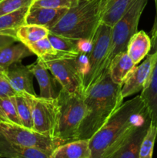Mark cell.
<instances>
[{"label":"cell","instance_id":"obj_8","mask_svg":"<svg viewBox=\"0 0 157 158\" xmlns=\"http://www.w3.org/2000/svg\"><path fill=\"white\" fill-rule=\"evenodd\" d=\"M0 139L15 144L36 148L50 154L61 143L26 127L0 123Z\"/></svg>","mask_w":157,"mask_h":158},{"label":"cell","instance_id":"obj_24","mask_svg":"<svg viewBox=\"0 0 157 158\" xmlns=\"http://www.w3.org/2000/svg\"><path fill=\"white\" fill-rule=\"evenodd\" d=\"M27 46L33 52L34 55H36L38 58L41 59L43 62L51 61V60H58V59L75 57L74 56L57 51L51 44L48 37L38 40Z\"/></svg>","mask_w":157,"mask_h":158},{"label":"cell","instance_id":"obj_20","mask_svg":"<svg viewBox=\"0 0 157 158\" xmlns=\"http://www.w3.org/2000/svg\"><path fill=\"white\" fill-rule=\"evenodd\" d=\"M140 97L149 113L151 122L157 128V62L149 82L141 91Z\"/></svg>","mask_w":157,"mask_h":158},{"label":"cell","instance_id":"obj_6","mask_svg":"<svg viewBox=\"0 0 157 158\" xmlns=\"http://www.w3.org/2000/svg\"><path fill=\"white\" fill-rule=\"evenodd\" d=\"M112 37V27L101 23L95 34L92 48L88 55L84 75V94L103 77L107 69Z\"/></svg>","mask_w":157,"mask_h":158},{"label":"cell","instance_id":"obj_1","mask_svg":"<svg viewBox=\"0 0 157 158\" xmlns=\"http://www.w3.org/2000/svg\"><path fill=\"white\" fill-rule=\"evenodd\" d=\"M148 118L150 117L140 95L125 102L107 123L89 139L91 157H109L137 125Z\"/></svg>","mask_w":157,"mask_h":158},{"label":"cell","instance_id":"obj_19","mask_svg":"<svg viewBox=\"0 0 157 158\" xmlns=\"http://www.w3.org/2000/svg\"><path fill=\"white\" fill-rule=\"evenodd\" d=\"M49 155L36 148L23 147L0 139V158H49Z\"/></svg>","mask_w":157,"mask_h":158},{"label":"cell","instance_id":"obj_2","mask_svg":"<svg viewBox=\"0 0 157 158\" xmlns=\"http://www.w3.org/2000/svg\"><path fill=\"white\" fill-rule=\"evenodd\" d=\"M122 86L111 80L109 69L84 94L86 116L79 129L78 140H89L123 104Z\"/></svg>","mask_w":157,"mask_h":158},{"label":"cell","instance_id":"obj_7","mask_svg":"<svg viewBox=\"0 0 157 158\" xmlns=\"http://www.w3.org/2000/svg\"><path fill=\"white\" fill-rule=\"evenodd\" d=\"M148 0H135L129 10L112 27V37L109 54L107 60V69L112 59L120 52L126 51L131 37L137 32L142 13Z\"/></svg>","mask_w":157,"mask_h":158},{"label":"cell","instance_id":"obj_32","mask_svg":"<svg viewBox=\"0 0 157 158\" xmlns=\"http://www.w3.org/2000/svg\"><path fill=\"white\" fill-rule=\"evenodd\" d=\"M15 32L16 30L0 31V49L18 42L15 38Z\"/></svg>","mask_w":157,"mask_h":158},{"label":"cell","instance_id":"obj_29","mask_svg":"<svg viewBox=\"0 0 157 158\" xmlns=\"http://www.w3.org/2000/svg\"><path fill=\"white\" fill-rule=\"evenodd\" d=\"M34 0H0V15L30 7Z\"/></svg>","mask_w":157,"mask_h":158},{"label":"cell","instance_id":"obj_17","mask_svg":"<svg viewBox=\"0 0 157 158\" xmlns=\"http://www.w3.org/2000/svg\"><path fill=\"white\" fill-rule=\"evenodd\" d=\"M152 49L151 38L141 30L135 32L129 40L126 52L135 65L139 64L147 56Z\"/></svg>","mask_w":157,"mask_h":158},{"label":"cell","instance_id":"obj_15","mask_svg":"<svg viewBox=\"0 0 157 158\" xmlns=\"http://www.w3.org/2000/svg\"><path fill=\"white\" fill-rule=\"evenodd\" d=\"M49 158H92L89 140H77L57 147Z\"/></svg>","mask_w":157,"mask_h":158},{"label":"cell","instance_id":"obj_25","mask_svg":"<svg viewBox=\"0 0 157 158\" xmlns=\"http://www.w3.org/2000/svg\"><path fill=\"white\" fill-rule=\"evenodd\" d=\"M51 44L58 52L77 56L80 53L79 40H73L64 35L53 33L49 31L48 35Z\"/></svg>","mask_w":157,"mask_h":158},{"label":"cell","instance_id":"obj_34","mask_svg":"<svg viewBox=\"0 0 157 158\" xmlns=\"http://www.w3.org/2000/svg\"><path fill=\"white\" fill-rule=\"evenodd\" d=\"M155 8H157V0H155Z\"/></svg>","mask_w":157,"mask_h":158},{"label":"cell","instance_id":"obj_10","mask_svg":"<svg viewBox=\"0 0 157 158\" xmlns=\"http://www.w3.org/2000/svg\"><path fill=\"white\" fill-rule=\"evenodd\" d=\"M156 62L157 50L148 54L144 61L132 69L122 86L123 99L143 90L150 79Z\"/></svg>","mask_w":157,"mask_h":158},{"label":"cell","instance_id":"obj_30","mask_svg":"<svg viewBox=\"0 0 157 158\" xmlns=\"http://www.w3.org/2000/svg\"><path fill=\"white\" fill-rule=\"evenodd\" d=\"M78 0H34L31 6L52 8V9H70L76 6Z\"/></svg>","mask_w":157,"mask_h":158},{"label":"cell","instance_id":"obj_33","mask_svg":"<svg viewBox=\"0 0 157 158\" xmlns=\"http://www.w3.org/2000/svg\"><path fill=\"white\" fill-rule=\"evenodd\" d=\"M155 17L154 21L153 26L151 31V41H152V49L150 53L155 52L157 50V8H155Z\"/></svg>","mask_w":157,"mask_h":158},{"label":"cell","instance_id":"obj_16","mask_svg":"<svg viewBox=\"0 0 157 158\" xmlns=\"http://www.w3.org/2000/svg\"><path fill=\"white\" fill-rule=\"evenodd\" d=\"M29 69L37 80L39 86V97L46 99H55L58 93L55 92L52 84V80L49 69L41 59H37L36 62L29 65Z\"/></svg>","mask_w":157,"mask_h":158},{"label":"cell","instance_id":"obj_14","mask_svg":"<svg viewBox=\"0 0 157 158\" xmlns=\"http://www.w3.org/2000/svg\"><path fill=\"white\" fill-rule=\"evenodd\" d=\"M135 66L136 65L126 51L119 52L109 63V72L111 80L115 84L123 86L125 80Z\"/></svg>","mask_w":157,"mask_h":158},{"label":"cell","instance_id":"obj_31","mask_svg":"<svg viewBox=\"0 0 157 158\" xmlns=\"http://www.w3.org/2000/svg\"><path fill=\"white\" fill-rule=\"evenodd\" d=\"M15 94L16 93L12 89L8 80L6 69L0 66V98L14 97Z\"/></svg>","mask_w":157,"mask_h":158},{"label":"cell","instance_id":"obj_23","mask_svg":"<svg viewBox=\"0 0 157 158\" xmlns=\"http://www.w3.org/2000/svg\"><path fill=\"white\" fill-rule=\"evenodd\" d=\"M27 93H18L13 97L17 113L23 127L33 130L32 123V97Z\"/></svg>","mask_w":157,"mask_h":158},{"label":"cell","instance_id":"obj_27","mask_svg":"<svg viewBox=\"0 0 157 158\" xmlns=\"http://www.w3.org/2000/svg\"><path fill=\"white\" fill-rule=\"evenodd\" d=\"M0 123L22 126L17 113L13 97L0 98Z\"/></svg>","mask_w":157,"mask_h":158},{"label":"cell","instance_id":"obj_28","mask_svg":"<svg viewBox=\"0 0 157 158\" xmlns=\"http://www.w3.org/2000/svg\"><path fill=\"white\" fill-rule=\"evenodd\" d=\"M157 138V128L151 122L150 126L141 143L139 158H152L154 145Z\"/></svg>","mask_w":157,"mask_h":158},{"label":"cell","instance_id":"obj_3","mask_svg":"<svg viewBox=\"0 0 157 158\" xmlns=\"http://www.w3.org/2000/svg\"><path fill=\"white\" fill-rule=\"evenodd\" d=\"M104 1L78 0L49 31L73 40L92 42L101 24Z\"/></svg>","mask_w":157,"mask_h":158},{"label":"cell","instance_id":"obj_26","mask_svg":"<svg viewBox=\"0 0 157 158\" xmlns=\"http://www.w3.org/2000/svg\"><path fill=\"white\" fill-rule=\"evenodd\" d=\"M30 7L20 9L15 12L0 15V31L16 30L26 24V18Z\"/></svg>","mask_w":157,"mask_h":158},{"label":"cell","instance_id":"obj_12","mask_svg":"<svg viewBox=\"0 0 157 158\" xmlns=\"http://www.w3.org/2000/svg\"><path fill=\"white\" fill-rule=\"evenodd\" d=\"M6 73L11 86L16 94L27 93L37 96L32 83L34 75L29 66H25L22 62H18L6 68Z\"/></svg>","mask_w":157,"mask_h":158},{"label":"cell","instance_id":"obj_13","mask_svg":"<svg viewBox=\"0 0 157 158\" xmlns=\"http://www.w3.org/2000/svg\"><path fill=\"white\" fill-rule=\"evenodd\" d=\"M69 9L30 6L26 18V24H35L50 29L55 26Z\"/></svg>","mask_w":157,"mask_h":158},{"label":"cell","instance_id":"obj_21","mask_svg":"<svg viewBox=\"0 0 157 158\" xmlns=\"http://www.w3.org/2000/svg\"><path fill=\"white\" fill-rule=\"evenodd\" d=\"M34 55L26 45L18 42L17 44H12L0 49V66L6 68L15 63L22 62L26 57Z\"/></svg>","mask_w":157,"mask_h":158},{"label":"cell","instance_id":"obj_35","mask_svg":"<svg viewBox=\"0 0 157 158\" xmlns=\"http://www.w3.org/2000/svg\"><path fill=\"white\" fill-rule=\"evenodd\" d=\"M10 158H14V157H10Z\"/></svg>","mask_w":157,"mask_h":158},{"label":"cell","instance_id":"obj_18","mask_svg":"<svg viewBox=\"0 0 157 158\" xmlns=\"http://www.w3.org/2000/svg\"><path fill=\"white\" fill-rule=\"evenodd\" d=\"M135 0H105L101 23L112 26L129 10Z\"/></svg>","mask_w":157,"mask_h":158},{"label":"cell","instance_id":"obj_22","mask_svg":"<svg viewBox=\"0 0 157 158\" xmlns=\"http://www.w3.org/2000/svg\"><path fill=\"white\" fill-rule=\"evenodd\" d=\"M49 29L47 27L35 24H24L16 29L15 38L17 41L29 46L35 42L48 37Z\"/></svg>","mask_w":157,"mask_h":158},{"label":"cell","instance_id":"obj_4","mask_svg":"<svg viewBox=\"0 0 157 158\" xmlns=\"http://www.w3.org/2000/svg\"><path fill=\"white\" fill-rule=\"evenodd\" d=\"M57 100V119L54 138L61 144L78 140L79 129L87 113L84 94L60 89Z\"/></svg>","mask_w":157,"mask_h":158},{"label":"cell","instance_id":"obj_11","mask_svg":"<svg viewBox=\"0 0 157 158\" xmlns=\"http://www.w3.org/2000/svg\"><path fill=\"white\" fill-rule=\"evenodd\" d=\"M150 123L151 119L148 118L137 125L126 140L106 158H139L141 143Z\"/></svg>","mask_w":157,"mask_h":158},{"label":"cell","instance_id":"obj_9","mask_svg":"<svg viewBox=\"0 0 157 158\" xmlns=\"http://www.w3.org/2000/svg\"><path fill=\"white\" fill-rule=\"evenodd\" d=\"M33 130L39 134L54 138L57 119V100L39 96L32 97ZM55 139V138H54Z\"/></svg>","mask_w":157,"mask_h":158},{"label":"cell","instance_id":"obj_5","mask_svg":"<svg viewBox=\"0 0 157 158\" xmlns=\"http://www.w3.org/2000/svg\"><path fill=\"white\" fill-rule=\"evenodd\" d=\"M89 52H80L77 56L44 62L62 89L69 94H84V75Z\"/></svg>","mask_w":157,"mask_h":158}]
</instances>
